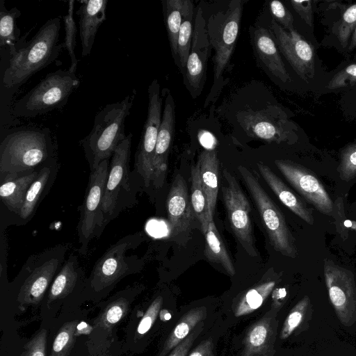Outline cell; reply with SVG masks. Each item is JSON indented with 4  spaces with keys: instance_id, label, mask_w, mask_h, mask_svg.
I'll return each mask as SVG.
<instances>
[{
    "instance_id": "cell-30",
    "label": "cell",
    "mask_w": 356,
    "mask_h": 356,
    "mask_svg": "<svg viewBox=\"0 0 356 356\" xmlns=\"http://www.w3.org/2000/svg\"><path fill=\"white\" fill-rule=\"evenodd\" d=\"M191 202L194 215L200 222L202 232L204 234L209 227V213L207 198L202 188L199 167L197 163L191 167Z\"/></svg>"
},
{
    "instance_id": "cell-8",
    "label": "cell",
    "mask_w": 356,
    "mask_h": 356,
    "mask_svg": "<svg viewBox=\"0 0 356 356\" xmlns=\"http://www.w3.org/2000/svg\"><path fill=\"white\" fill-rule=\"evenodd\" d=\"M133 134L129 133L115 149L102 202L106 225L126 208H131L134 197L131 189L129 161Z\"/></svg>"
},
{
    "instance_id": "cell-25",
    "label": "cell",
    "mask_w": 356,
    "mask_h": 356,
    "mask_svg": "<svg viewBox=\"0 0 356 356\" xmlns=\"http://www.w3.org/2000/svg\"><path fill=\"white\" fill-rule=\"evenodd\" d=\"M58 171L56 159L40 168L37 177L30 186L19 215L22 220L27 221L34 215L37 207L51 188Z\"/></svg>"
},
{
    "instance_id": "cell-23",
    "label": "cell",
    "mask_w": 356,
    "mask_h": 356,
    "mask_svg": "<svg viewBox=\"0 0 356 356\" xmlns=\"http://www.w3.org/2000/svg\"><path fill=\"white\" fill-rule=\"evenodd\" d=\"M254 48L268 71L284 83L291 81L276 44L266 28L257 27L253 33Z\"/></svg>"
},
{
    "instance_id": "cell-45",
    "label": "cell",
    "mask_w": 356,
    "mask_h": 356,
    "mask_svg": "<svg viewBox=\"0 0 356 356\" xmlns=\"http://www.w3.org/2000/svg\"><path fill=\"white\" fill-rule=\"evenodd\" d=\"M267 336V328L264 324L256 325L250 332L249 342L254 347L262 345Z\"/></svg>"
},
{
    "instance_id": "cell-34",
    "label": "cell",
    "mask_w": 356,
    "mask_h": 356,
    "mask_svg": "<svg viewBox=\"0 0 356 356\" xmlns=\"http://www.w3.org/2000/svg\"><path fill=\"white\" fill-rule=\"evenodd\" d=\"M74 3V0L68 1L67 13L63 17L65 35L63 45V48L67 51L68 55L70 57L71 65L68 70L72 73L76 72L78 65V60L74 52L77 33V28L73 15Z\"/></svg>"
},
{
    "instance_id": "cell-7",
    "label": "cell",
    "mask_w": 356,
    "mask_h": 356,
    "mask_svg": "<svg viewBox=\"0 0 356 356\" xmlns=\"http://www.w3.org/2000/svg\"><path fill=\"white\" fill-rule=\"evenodd\" d=\"M238 170L254 202L271 245L282 254L295 258L297 249L283 213L247 168L239 165Z\"/></svg>"
},
{
    "instance_id": "cell-32",
    "label": "cell",
    "mask_w": 356,
    "mask_h": 356,
    "mask_svg": "<svg viewBox=\"0 0 356 356\" xmlns=\"http://www.w3.org/2000/svg\"><path fill=\"white\" fill-rule=\"evenodd\" d=\"M194 6L191 0H187L184 13L182 23L178 36V57L179 67L185 69L191 46L193 26Z\"/></svg>"
},
{
    "instance_id": "cell-12",
    "label": "cell",
    "mask_w": 356,
    "mask_h": 356,
    "mask_svg": "<svg viewBox=\"0 0 356 356\" xmlns=\"http://www.w3.org/2000/svg\"><path fill=\"white\" fill-rule=\"evenodd\" d=\"M162 103L159 83L154 79L148 87L147 115L135 156V170L146 188L152 183L153 159L162 118Z\"/></svg>"
},
{
    "instance_id": "cell-39",
    "label": "cell",
    "mask_w": 356,
    "mask_h": 356,
    "mask_svg": "<svg viewBox=\"0 0 356 356\" xmlns=\"http://www.w3.org/2000/svg\"><path fill=\"white\" fill-rule=\"evenodd\" d=\"M308 302V298H304L289 314L281 332V337L282 339L287 338L300 323Z\"/></svg>"
},
{
    "instance_id": "cell-42",
    "label": "cell",
    "mask_w": 356,
    "mask_h": 356,
    "mask_svg": "<svg viewBox=\"0 0 356 356\" xmlns=\"http://www.w3.org/2000/svg\"><path fill=\"white\" fill-rule=\"evenodd\" d=\"M162 302V297L158 296L152 302L138 325V334L143 335L149 330L157 317Z\"/></svg>"
},
{
    "instance_id": "cell-21",
    "label": "cell",
    "mask_w": 356,
    "mask_h": 356,
    "mask_svg": "<svg viewBox=\"0 0 356 356\" xmlns=\"http://www.w3.org/2000/svg\"><path fill=\"white\" fill-rule=\"evenodd\" d=\"M84 277V270L77 255L71 252L49 289L47 304L68 297Z\"/></svg>"
},
{
    "instance_id": "cell-31",
    "label": "cell",
    "mask_w": 356,
    "mask_h": 356,
    "mask_svg": "<svg viewBox=\"0 0 356 356\" xmlns=\"http://www.w3.org/2000/svg\"><path fill=\"white\" fill-rule=\"evenodd\" d=\"M205 314L206 309L204 307L193 309L186 314L168 337L159 356H165L172 348L177 346L188 336Z\"/></svg>"
},
{
    "instance_id": "cell-5",
    "label": "cell",
    "mask_w": 356,
    "mask_h": 356,
    "mask_svg": "<svg viewBox=\"0 0 356 356\" xmlns=\"http://www.w3.org/2000/svg\"><path fill=\"white\" fill-rule=\"evenodd\" d=\"M68 249V245L59 244L27 259L19 273L24 279L17 297L22 309L42 300L66 260Z\"/></svg>"
},
{
    "instance_id": "cell-47",
    "label": "cell",
    "mask_w": 356,
    "mask_h": 356,
    "mask_svg": "<svg viewBox=\"0 0 356 356\" xmlns=\"http://www.w3.org/2000/svg\"><path fill=\"white\" fill-rule=\"evenodd\" d=\"M198 139L201 145L207 150H214L216 140L213 134L207 131L201 130L198 134Z\"/></svg>"
},
{
    "instance_id": "cell-2",
    "label": "cell",
    "mask_w": 356,
    "mask_h": 356,
    "mask_svg": "<svg viewBox=\"0 0 356 356\" xmlns=\"http://www.w3.org/2000/svg\"><path fill=\"white\" fill-rule=\"evenodd\" d=\"M60 29V17L47 20L26 44L10 56L3 76L6 88L21 86L57 58L63 49V44L58 43Z\"/></svg>"
},
{
    "instance_id": "cell-13",
    "label": "cell",
    "mask_w": 356,
    "mask_h": 356,
    "mask_svg": "<svg viewBox=\"0 0 356 356\" xmlns=\"http://www.w3.org/2000/svg\"><path fill=\"white\" fill-rule=\"evenodd\" d=\"M237 120L248 136L269 143L287 142L293 131L284 113L274 105L248 108L237 114Z\"/></svg>"
},
{
    "instance_id": "cell-29",
    "label": "cell",
    "mask_w": 356,
    "mask_h": 356,
    "mask_svg": "<svg viewBox=\"0 0 356 356\" xmlns=\"http://www.w3.org/2000/svg\"><path fill=\"white\" fill-rule=\"evenodd\" d=\"M21 15L17 8L8 10L4 6V1H0V46L8 47L10 56H14L18 49L16 42L19 35L17 27L16 19Z\"/></svg>"
},
{
    "instance_id": "cell-16",
    "label": "cell",
    "mask_w": 356,
    "mask_h": 356,
    "mask_svg": "<svg viewBox=\"0 0 356 356\" xmlns=\"http://www.w3.org/2000/svg\"><path fill=\"white\" fill-rule=\"evenodd\" d=\"M275 164L291 186L320 212L330 214L332 201L321 181L307 169L289 160L277 159Z\"/></svg>"
},
{
    "instance_id": "cell-9",
    "label": "cell",
    "mask_w": 356,
    "mask_h": 356,
    "mask_svg": "<svg viewBox=\"0 0 356 356\" xmlns=\"http://www.w3.org/2000/svg\"><path fill=\"white\" fill-rule=\"evenodd\" d=\"M109 160L102 161L90 171L77 225L78 240L81 244L78 252L86 256L91 240L99 237L106 227L102 202L108 174Z\"/></svg>"
},
{
    "instance_id": "cell-15",
    "label": "cell",
    "mask_w": 356,
    "mask_h": 356,
    "mask_svg": "<svg viewBox=\"0 0 356 356\" xmlns=\"http://www.w3.org/2000/svg\"><path fill=\"white\" fill-rule=\"evenodd\" d=\"M210 49L206 22L199 8L194 19L191 46L185 68L187 86L193 97L199 95L204 86Z\"/></svg>"
},
{
    "instance_id": "cell-35",
    "label": "cell",
    "mask_w": 356,
    "mask_h": 356,
    "mask_svg": "<svg viewBox=\"0 0 356 356\" xmlns=\"http://www.w3.org/2000/svg\"><path fill=\"white\" fill-rule=\"evenodd\" d=\"M78 321L65 323L56 336L50 356H69L75 341Z\"/></svg>"
},
{
    "instance_id": "cell-14",
    "label": "cell",
    "mask_w": 356,
    "mask_h": 356,
    "mask_svg": "<svg viewBox=\"0 0 356 356\" xmlns=\"http://www.w3.org/2000/svg\"><path fill=\"white\" fill-rule=\"evenodd\" d=\"M324 275L330 301L340 319L348 323L356 313V288L352 273L330 261L324 263Z\"/></svg>"
},
{
    "instance_id": "cell-4",
    "label": "cell",
    "mask_w": 356,
    "mask_h": 356,
    "mask_svg": "<svg viewBox=\"0 0 356 356\" xmlns=\"http://www.w3.org/2000/svg\"><path fill=\"white\" fill-rule=\"evenodd\" d=\"M80 84L75 73L58 70L44 79L19 99L13 108V115L34 118L63 107Z\"/></svg>"
},
{
    "instance_id": "cell-33",
    "label": "cell",
    "mask_w": 356,
    "mask_h": 356,
    "mask_svg": "<svg viewBox=\"0 0 356 356\" xmlns=\"http://www.w3.org/2000/svg\"><path fill=\"white\" fill-rule=\"evenodd\" d=\"M275 284V282H268L250 289L238 303L236 316L245 315L259 308L272 291Z\"/></svg>"
},
{
    "instance_id": "cell-46",
    "label": "cell",
    "mask_w": 356,
    "mask_h": 356,
    "mask_svg": "<svg viewBox=\"0 0 356 356\" xmlns=\"http://www.w3.org/2000/svg\"><path fill=\"white\" fill-rule=\"evenodd\" d=\"M198 335L197 330L193 332L184 340H182L172 352L170 356H186L191 346L195 340V337Z\"/></svg>"
},
{
    "instance_id": "cell-10",
    "label": "cell",
    "mask_w": 356,
    "mask_h": 356,
    "mask_svg": "<svg viewBox=\"0 0 356 356\" xmlns=\"http://www.w3.org/2000/svg\"><path fill=\"white\" fill-rule=\"evenodd\" d=\"M243 10V1L233 0L225 11L211 15L207 25L211 46L215 51V83L220 80L232 57L237 40Z\"/></svg>"
},
{
    "instance_id": "cell-49",
    "label": "cell",
    "mask_w": 356,
    "mask_h": 356,
    "mask_svg": "<svg viewBox=\"0 0 356 356\" xmlns=\"http://www.w3.org/2000/svg\"><path fill=\"white\" fill-rule=\"evenodd\" d=\"M356 48V27L354 30V32L352 35L351 41L349 47V50H353Z\"/></svg>"
},
{
    "instance_id": "cell-17",
    "label": "cell",
    "mask_w": 356,
    "mask_h": 356,
    "mask_svg": "<svg viewBox=\"0 0 356 356\" xmlns=\"http://www.w3.org/2000/svg\"><path fill=\"white\" fill-rule=\"evenodd\" d=\"M270 28L277 46L296 72L304 80L314 75V53L311 44L295 29L286 31L275 19Z\"/></svg>"
},
{
    "instance_id": "cell-48",
    "label": "cell",
    "mask_w": 356,
    "mask_h": 356,
    "mask_svg": "<svg viewBox=\"0 0 356 356\" xmlns=\"http://www.w3.org/2000/svg\"><path fill=\"white\" fill-rule=\"evenodd\" d=\"M213 343L211 340H206L200 343L189 356H213L212 353Z\"/></svg>"
},
{
    "instance_id": "cell-36",
    "label": "cell",
    "mask_w": 356,
    "mask_h": 356,
    "mask_svg": "<svg viewBox=\"0 0 356 356\" xmlns=\"http://www.w3.org/2000/svg\"><path fill=\"white\" fill-rule=\"evenodd\" d=\"M128 309V300L124 297L118 298L106 307L97 325L104 327H112L124 316Z\"/></svg>"
},
{
    "instance_id": "cell-20",
    "label": "cell",
    "mask_w": 356,
    "mask_h": 356,
    "mask_svg": "<svg viewBox=\"0 0 356 356\" xmlns=\"http://www.w3.org/2000/svg\"><path fill=\"white\" fill-rule=\"evenodd\" d=\"M76 12L79 17V35L83 57L90 55L97 30L106 20L107 0H83Z\"/></svg>"
},
{
    "instance_id": "cell-11",
    "label": "cell",
    "mask_w": 356,
    "mask_h": 356,
    "mask_svg": "<svg viewBox=\"0 0 356 356\" xmlns=\"http://www.w3.org/2000/svg\"><path fill=\"white\" fill-rule=\"evenodd\" d=\"M222 175L226 184L222 186V198L231 228L238 241L251 257L258 256L253 227L250 219V205L235 177L227 169Z\"/></svg>"
},
{
    "instance_id": "cell-40",
    "label": "cell",
    "mask_w": 356,
    "mask_h": 356,
    "mask_svg": "<svg viewBox=\"0 0 356 356\" xmlns=\"http://www.w3.org/2000/svg\"><path fill=\"white\" fill-rule=\"evenodd\" d=\"M47 330L42 329L28 341L20 356H46Z\"/></svg>"
},
{
    "instance_id": "cell-1",
    "label": "cell",
    "mask_w": 356,
    "mask_h": 356,
    "mask_svg": "<svg viewBox=\"0 0 356 356\" xmlns=\"http://www.w3.org/2000/svg\"><path fill=\"white\" fill-rule=\"evenodd\" d=\"M55 159L56 145L49 128L13 129L0 144V178L31 172Z\"/></svg>"
},
{
    "instance_id": "cell-28",
    "label": "cell",
    "mask_w": 356,
    "mask_h": 356,
    "mask_svg": "<svg viewBox=\"0 0 356 356\" xmlns=\"http://www.w3.org/2000/svg\"><path fill=\"white\" fill-rule=\"evenodd\" d=\"M204 236L206 243L204 254L206 258L211 262L220 264L228 274L234 275L235 270L233 262L216 229L214 221L209 223Z\"/></svg>"
},
{
    "instance_id": "cell-44",
    "label": "cell",
    "mask_w": 356,
    "mask_h": 356,
    "mask_svg": "<svg viewBox=\"0 0 356 356\" xmlns=\"http://www.w3.org/2000/svg\"><path fill=\"white\" fill-rule=\"evenodd\" d=\"M291 3L296 12L311 27L313 26V10L311 1L291 0Z\"/></svg>"
},
{
    "instance_id": "cell-38",
    "label": "cell",
    "mask_w": 356,
    "mask_h": 356,
    "mask_svg": "<svg viewBox=\"0 0 356 356\" xmlns=\"http://www.w3.org/2000/svg\"><path fill=\"white\" fill-rule=\"evenodd\" d=\"M338 171L340 177L345 181L356 177V143L347 146L342 151Z\"/></svg>"
},
{
    "instance_id": "cell-27",
    "label": "cell",
    "mask_w": 356,
    "mask_h": 356,
    "mask_svg": "<svg viewBox=\"0 0 356 356\" xmlns=\"http://www.w3.org/2000/svg\"><path fill=\"white\" fill-rule=\"evenodd\" d=\"M187 0L163 1V10L172 56L178 65V36Z\"/></svg>"
},
{
    "instance_id": "cell-37",
    "label": "cell",
    "mask_w": 356,
    "mask_h": 356,
    "mask_svg": "<svg viewBox=\"0 0 356 356\" xmlns=\"http://www.w3.org/2000/svg\"><path fill=\"white\" fill-rule=\"evenodd\" d=\"M356 27V3L349 6L343 13L337 29V35L341 46L345 48Z\"/></svg>"
},
{
    "instance_id": "cell-6",
    "label": "cell",
    "mask_w": 356,
    "mask_h": 356,
    "mask_svg": "<svg viewBox=\"0 0 356 356\" xmlns=\"http://www.w3.org/2000/svg\"><path fill=\"white\" fill-rule=\"evenodd\" d=\"M138 233L127 235L111 245L95 262L88 280L94 293L107 291L124 277L137 272L140 260L135 255L127 254L140 242Z\"/></svg>"
},
{
    "instance_id": "cell-26",
    "label": "cell",
    "mask_w": 356,
    "mask_h": 356,
    "mask_svg": "<svg viewBox=\"0 0 356 356\" xmlns=\"http://www.w3.org/2000/svg\"><path fill=\"white\" fill-rule=\"evenodd\" d=\"M40 169L1 179V200L7 209L15 214L19 215L27 191L37 177Z\"/></svg>"
},
{
    "instance_id": "cell-41",
    "label": "cell",
    "mask_w": 356,
    "mask_h": 356,
    "mask_svg": "<svg viewBox=\"0 0 356 356\" xmlns=\"http://www.w3.org/2000/svg\"><path fill=\"white\" fill-rule=\"evenodd\" d=\"M270 11L277 22L286 31L293 29V17L290 11L279 1L270 3Z\"/></svg>"
},
{
    "instance_id": "cell-19",
    "label": "cell",
    "mask_w": 356,
    "mask_h": 356,
    "mask_svg": "<svg viewBox=\"0 0 356 356\" xmlns=\"http://www.w3.org/2000/svg\"><path fill=\"white\" fill-rule=\"evenodd\" d=\"M166 207L172 236L186 232L193 218V210L188 196L187 184L183 177L176 175L169 191Z\"/></svg>"
},
{
    "instance_id": "cell-43",
    "label": "cell",
    "mask_w": 356,
    "mask_h": 356,
    "mask_svg": "<svg viewBox=\"0 0 356 356\" xmlns=\"http://www.w3.org/2000/svg\"><path fill=\"white\" fill-rule=\"evenodd\" d=\"M356 82V63L351 64L341 70L330 80L329 89H338Z\"/></svg>"
},
{
    "instance_id": "cell-3",
    "label": "cell",
    "mask_w": 356,
    "mask_h": 356,
    "mask_svg": "<svg viewBox=\"0 0 356 356\" xmlns=\"http://www.w3.org/2000/svg\"><path fill=\"white\" fill-rule=\"evenodd\" d=\"M135 97V90L122 101L109 104L97 113L91 131L79 143L83 147L90 171L109 160L127 136L124 122L129 115Z\"/></svg>"
},
{
    "instance_id": "cell-18",
    "label": "cell",
    "mask_w": 356,
    "mask_h": 356,
    "mask_svg": "<svg viewBox=\"0 0 356 356\" xmlns=\"http://www.w3.org/2000/svg\"><path fill=\"white\" fill-rule=\"evenodd\" d=\"M175 129V104L168 92L158 133L153 159V178L152 185L161 188L165 182L168 169V159Z\"/></svg>"
},
{
    "instance_id": "cell-24",
    "label": "cell",
    "mask_w": 356,
    "mask_h": 356,
    "mask_svg": "<svg viewBox=\"0 0 356 356\" xmlns=\"http://www.w3.org/2000/svg\"><path fill=\"white\" fill-rule=\"evenodd\" d=\"M257 165L261 177L282 203L302 220L312 225L314 220L312 211L268 165L261 162L257 163Z\"/></svg>"
},
{
    "instance_id": "cell-22",
    "label": "cell",
    "mask_w": 356,
    "mask_h": 356,
    "mask_svg": "<svg viewBox=\"0 0 356 356\" xmlns=\"http://www.w3.org/2000/svg\"><path fill=\"white\" fill-rule=\"evenodd\" d=\"M200 176L208 207L209 222L213 221L220 183V162L215 150H203L198 158Z\"/></svg>"
}]
</instances>
